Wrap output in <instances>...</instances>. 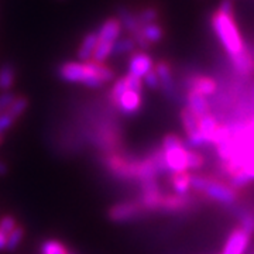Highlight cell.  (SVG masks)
Here are the masks:
<instances>
[{
  "label": "cell",
  "mask_w": 254,
  "mask_h": 254,
  "mask_svg": "<svg viewBox=\"0 0 254 254\" xmlns=\"http://www.w3.org/2000/svg\"><path fill=\"white\" fill-rule=\"evenodd\" d=\"M210 27L229 58L247 50L243 33L235 17L233 0H222L219 3L218 9L210 16Z\"/></svg>",
  "instance_id": "cell-1"
},
{
  "label": "cell",
  "mask_w": 254,
  "mask_h": 254,
  "mask_svg": "<svg viewBox=\"0 0 254 254\" xmlns=\"http://www.w3.org/2000/svg\"><path fill=\"white\" fill-rule=\"evenodd\" d=\"M58 76L68 83H79L99 89L105 83L115 79V71L108 65L95 61H68L58 66Z\"/></svg>",
  "instance_id": "cell-2"
},
{
  "label": "cell",
  "mask_w": 254,
  "mask_h": 254,
  "mask_svg": "<svg viewBox=\"0 0 254 254\" xmlns=\"http://www.w3.org/2000/svg\"><path fill=\"white\" fill-rule=\"evenodd\" d=\"M190 188L205 199L216 202L223 206H235L240 200V190L232 188L226 181L220 177H209V175H190Z\"/></svg>",
  "instance_id": "cell-3"
},
{
  "label": "cell",
  "mask_w": 254,
  "mask_h": 254,
  "mask_svg": "<svg viewBox=\"0 0 254 254\" xmlns=\"http://www.w3.org/2000/svg\"><path fill=\"white\" fill-rule=\"evenodd\" d=\"M103 164L106 170L118 180L122 181L136 180L137 160H128L116 153H108V155L103 158Z\"/></svg>",
  "instance_id": "cell-4"
},
{
  "label": "cell",
  "mask_w": 254,
  "mask_h": 254,
  "mask_svg": "<svg viewBox=\"0 0 254 254\" xmlns=\"http://www.w3.org/2000/svg\"><path fill=\"white\" fill-rule=\"evenodd\" d=\"M180 119H181L182 128L185 131V144H187V147L192 148V150H199V148H203V147H208L199 134V128H198L199 118H196L185 106V108L181 109Z\"/></svg>",
  "instance_id": "cell-5"
},
{
  "label": "cell",
  "mask_w": 254,
  "mask_h": 254,
  "mask_svg": "<svg viewBox=\"0 0 254 254\" xmlns=\"http://www.w3.org/2000/svg\"><path fill=\"white\" fill-rule=\"evenodd\" d=\"M147 215L144 209L140 206L138 202H120L113 205L108 212V218L115 223H126L134 222L138 219L144 218Z\"/></svg>",
  "instance_id": "cell-6"
},
{
  "label": "cell",
  "mask_w": 254,
  "mask_h": 254,
  "mask_svg": "<svg viewBox=\"0 0 254 254\" xmlns=\"http://www.w3.org/2000/svg\"><path fill=\"white\" fill-rule=\"evenodd\" d=\"M196 199L192 195L180 196L175 193H163L160 200V208L158 212L164 213H185L195 206Z\"/></svg>",
  "instance_id": "cell-7"
},
{
  "label": "cell",
  "mask_w": 254,
  "mask_h": 254,
  "mask_svg": "<svg viewBox=\"0 0 254 254\" xmlns=\"http://www.w3.org/2000/svg\"><path fill=\"white\" fill-rule=\"evenodd\" d=\"M219 81L212 76V75H206V73H198L190 76L188 81V91L198 92L200 95L210 98L219 93Z\"/></svg>",
  "instance_id": "cell-8"
},
{
  "label": "cell",
  "mask_w": 254,
  "mask_h": 254,
  "mask_svg": "<svg viewBox=\"0 0 254 254\" xmlns=\"http://www.w3.org/2000/svg\"><path fill=\"white\" fill-rule=\"evenodd\" d=\"M154 71L160 81V89H163L168 99H177V88L174 81V73L171 65L165 61H160L154 65Z\"/></svg>",
  "instance_id": "cell-9"
},
{
  "label": "cell",
  "mask_w": 254,
  "mask_h": 254,
  "mask_svg": "<svg viewBox=\"0 0 254 254\" xmlns=\"http://www.w3.org/2000/svg\"><path fill=\"white\" fill-rule=\"evenodd\" d=\"M154 61L145 51H140L130 57L127 68H128V75H133L138 79H143L147 73L154 69Z\"/></svg>",
  "instance_id": "cell-10"
},
{
  "label": "cell",
  "mask_w": 254,
  "mask_h": 254,
  "mask_svg": "<svg viewBox=\"0 0 254 254\" xmlns=\"http://www.w3.org/2000/svg\"><path fill=\"white\" fill-rule=\"evenodd\" d=\"M187 150H188V147L185 144L181 145V147H177V148L163 151L168 173L177 174L188 171L187 170Z\"/></svg>",
  "instance_id": "cell-11"
},
{
  "label": "cell",
  "mask_w": 254,
  "mask_h": 254,
  "mask_svg": "<svg viewBox=\"0 0 254 254\" xmlns=\"http://www.w3.org/2000/svg\"><path fill=\"white\" fill-rule=\"evenodd\" d=\"M230 66L232 69L242 78H250L254 75V54L247 48L243 53L230 57Z\"/></svg>",
  "instance_id": "cell-12"
},
{
  "label": "cell",
  "mask_w": 254,
  "mask_h": 254,
  "mask_svg": "<svg viewBox=\"0 0 254 254\" xmlns=\"http://www.w3.org/2000/svg\"><path fill=\"white\" fill-rule=\"evenodd\" d=\"M187 108L196 118H202L212 113V105L209 102V98L193 91H187Z\"/></svg>",
  "instance_id": "cell-13"
},
{
  "label": "cell",
  "mask_w": 254,
  "mask_h": 254,
  "mask_svg": "<svg viewBox=\"0 0 254 254\" xmlns=\"http://www.w3.org/2000/svg\"><path fill=\"white\" fill-rule=\"evenodd\" d=\"M141 105H143V96H141V93L127 91L126 89L125 93L120 96V99L118 100L116 108L123 115L131 116V115H136L137 112L141 109Z\"/></svg>",
  "instance_id": "cell-14"
},
{
  "label": "cell",
  "mask_w": 254,
  "mask_h": 254,
  "mask_svg": "<svg viewBox=\"0 0 254 254\" xmlns=\"http://www.w3.org/2000/svg\"><path fill=\"white\" fill-rule=\"evenodd\" d=\"M122 24L116 17H110L108 20H105L99 28L96 30V34H98V40L99 41H105V43H116L120 34H122Z\"/></svg>",
  "instance_id": "cell-15"
},
{
  "label": "cell",
  "mask_w": 254,
  "mask_h": 254,
  "mask_svg": "<svg viewBox=\"0 0 254 254\" xmlns=\"http://www.w3.org/2000/svg\"><path fill=\"white\" fill-rule=\"evenodd\" d=\"M219 123H220V120L213 113H209L206 116L199 118L198 128H199L200 137L203 138L206 145L212 144V138H213V134H215V131L218 128Z\"/></svg>",
  "instance_id": "cell-16"
},
{
  "label": "cell",
  "mask_w": 254,
  "mask_h": 254,
  "mask_svg": "<svg viewBox=\"0 0 254 254\" xmlns=\"http://www.w3.org/2000/svg\"><path fill=\"white\" fill-rule=\"evenodd\" d=\"M122 24V28H125L130 36H134L136 33H138L141 30V24L137 20V16L134 13H131L130 10L120 6L118 9V17H116Z\"/></svg>",
  "instance_id": "cell-17"
},
{
  "label": "cell",
  "mask_w": 254,
  "mask_h": 254,
  "mask_svg": "<svg viewBox=\"0 0 254 254\" xmlns=\"http://www.w3.org/2000/svg\"><path fill=\"white\" fill-rule=\"evenodd\" d=\"M190 175L192 174L188 171H184V173H177L171 174L170 177V184H171V188L175 195H180V196H187L192 192L190 188Z\"/></svg>",
  "instance_id": "cell-18"
},
{
  "label": "cell",
  "mask_w": 254,
  "mask_h": 254,
  "mask_svg": "<svg viewBox=\"0 0 254 254\" xmlns=\"http://www.w3.org/2000/svg\"><path fill=\"white\" fill-rule=\"evenodd\" d=\"M98 43H99V40H98L96 31H91V33H88L86 36L82 38L79 48L76 51V55H78V58L81 60L82 63L91 61L92 55L95 53V48L98 46Z\"/></svg>",
  "instance_id": "cell-19"
},
{
  "label": "cell",
  "mask_w": 254,
  "mask_h": 254,
  "mask_svg": "<svg viewBox=\"0 0 254 254\" xmlns=\"http://www.w3.org/2000/svg\"><path fill=\"white\" fill-rule=\"evenodd\" d=\"M235 210V216L239 220V227H242L250 236L254 235V210L243 208V206H232Z\"/></svg>",
  "instance_id": "cell-20"
},
{
  "label": "cell",
  "mask_w": 254,
  "mask_h": 254,
  "mask_svg": "<svg viewBox=\"0 0 254 254\" xmlns=\"http://www.w3.org/2000/svg\"><path fill=\"white\" fill-rule=\"evenodd\" d=\"M16 81V68L6 63L0 66V91L9 92Z\"/></svg>",
  "instance_id": "cell-21"
},
{
  "label": "cell",
  "mask_w": 254,
  "mask_h": 254,
  "mask_svg": "<svg viewBox=\"0 0 254 254\" xmlns=\"http://www.w3.org/2000/svg\"><path fill=\"white\" fill-rule=\"evenodd\" d=\"M141 34L145 38V41L151 46L157 44L164 38V30L163 27L155 21V23H148L141 26Z\"/></svg>",
  "instance_id": "cell-22"
},
{
  "label": "cell",
  "mask_w": 254,
  "mask_h": 254,
  "mask_svg": "<svg viewBox=\"0 0 254 254\" xmlns=\"http://www.w3.org/2000/svg\"><path fill=\"white\" fill-rule=\"evenodd\" d=\"M205 165V157L200 154L198 150H192L188 148L187 150V170L188 173L192 171H199Z\"/></svg>",
  "instance_id": "cell-23"
},
{
  "label": "cell",
  "mask_w": 254,
  "mask_h": 254,
  "mask_svg": "<svg viewBox=\"0 0 254 254\" xmlns=\"http://www.w3.org/2000/svg\"><path fill=\"white\" fill-rule=\"evenodd\" d=\"M113 55V43H105V41H99L98 46L95 48V53L92 55L91 61L95 63L105 64Z\"/></svg>",
  "instance_id": "cell-24"
},
{
  "label": "cell",
  "mask_w": 254,
  "mask_h": 254,
  "mask_svg": "<svg viewBox=\"0 0 254 254\" xmlns=\"http://www.w3.org/2000/svg\"><path fill=\"white\" fill-rule=\"evenodd\" d=\"M136 48V44L131 37H120L113 44V55H127L131 54Z\"/></svg>",
  "instance_id": "cell-25"
},
{
  "label": "cell",
  "mask_w": 254,
  "mask_h": 254,
  "mask_svg": "<svg viewBox=\"0 0 254 254\" xmlns=\"http://www.w3.org/2000/svg\"><path fill=\"white\" fill-rule=\"evenodd\" d=\"M40 253L41 254H68V249L64 245L63 242L55 240V239H50L46 240L41 247H40Z\"/></svg>",
  "instance_id": "cell-26"
},
{
  "label": "cell",
  "mask_w": 254,
  "mask_h": 254,
  "mask_svg": "<svg viewBox=\"0 0 254 254\" xmlns=\"http://www.w3.org/2000/svg\"><path fill=\"white\" fill-rule=\"evenodd\" d=\"M28 108V100L27 98H24V96H16L13 102L10 103V106L6 109V112L9 113L11 118L18 119Z\"/></svg>",
  "instance_id": "cell-27"
},
{
  "label": "cell",
  "mask_w": 254,
  "mask_h": 254,
  "mask_svg": "<svg viewBox=\"0 0 254 254\" xmlns=\"http://www.w3.org/2000/svg\"><path fill=\"white\" fill-rule=\"evenodd\" d=\"M24 235H26V230H24V227L17 225L16 229L10 233L9 236H7V243H6V250H9V252H13V250H16L20 243L23 242V239H24Z\"/></svg>",
  "instance_id": "cell-28"
},
{
  "label": "cell",
  "mask_w": 254,
  "mask_h": 254,
  "mask_svg": "<svg viewBox=\"0 0 254 254\" xmlns=\"http://www.w3.org/2000/svg\"><path fill=\"white\" fill-rule=\"evenodd\" d=\"M136 16L140 24L143 26V24H148V23H155L160 17V13L155 7H145L141 11H138Z\"/></svg>",
  "instance_id": "cell-29"
},
{
  "label": "cell",
  "mask_w": 254,
  "mask_h": 254,
  "mask_svg": "<svg viewBox=\"0 0 254 254\" xmlns=\"http://www.w3.org/2000/svg\"><path fill=\"white\" fill-rule=\"evenodd\" d=\"M236 170L242 171V173L245 174L246 178L249 180V182H250V184H253L254 182V155H252V157H249V158L243 160L242 163L237 165Z\"/></svg>",
  "instance_id": "cell-30"
},
{
  "label": "cell",
  "mask_w": 254,
  "mask_h": 254,
  "mask_svg": "<svg viewBox=\"0 0 254 254\" xmlns=\"http://www.w3.org/2000/svg\"><path fill=\"white\" fill-rule=\"evenodd\" d=\"M126 91V83H125V78H119L116 79V82L113 83V88H112V91H110V100H112V103L116 106V103H118V100L120 99V96L125 93Z\"/></svg>",
  "instance_id": "cell-31"
},
{
  "label": "cell",
  "mask_w": 254,
  "mask_h": 254,
  "mask_svg": "<svg viewBox=\"0 0 254 254\" xmlns=\"http://www.w3.org/2000/svg\"><path fill=\"white\" fill-rule=\"evenodd\" d=\"M16 226H17V220L11 215H6L0 219V232L4 233L6 236H9L10 233L16 229Z\"/></svg>",
  "instance_id": "cell-32"
},
{
  "label": "cell",
  "mask_w": 254,
  "mask_h": 254,
  "mask_svg": "<svg viewBox=\"0 0 254 254\" xmlns=\"http://www.w3.org/2000/svg\"><path fill=\"white\" fill-rule=\"evenodd\" d=\"M123 78H125L127 91L141 93V91H143V81L141 79H138V78L133 76V75H128V73H127L126 76H123Z\"/></svg>",
  "instance_id": "cell-33"
},
{
  "label": "cell",
  "mask_w": 254,
  "mask_h": 254,
  "mask_svg": "<svg viewBox=\"0 0 254 254\" xmlns=\"http://www.w3.org/2000/svg\"><path fill=\"white\" fill-rule=\"evenodd\" d=\"M141 81H143V83H144L147 88H150V89H153V91L160 89V81H158V76H157V73H155L154 69L147 73Z\"/></svg>",
  "instance_id": "cell-34"
},
{
  "label": "cell",
  "mask_w": 254,
  "mask_h": 254,
  "mask_svg": "<svg viewBox=\"0 0 254 254\" xmlns=\"http://www.w3.org/2000/svg\"><path fill=\"white\" fill-rule=\"evenodd\" d=\"M13 125H14V119L11 118L7 112L0 113V136H1L4 131H7Z\"/></svg>",
  "instance_id": "cell-35"
},
{
  "label": "cell",
  "mask_w": 254,
  "mask_h": 254,
  "mask_svg": "<svg viewBox=\"0 0 254 254\" xmlns=\"http://www.w3.org/2000/svg\"><path fill=\"white\" fill-rule=\"evenodd\" d=\"M16 98V95L13 92H1L0 93V113L6 112V109L10 106V103Z\"/></svg>",
  "instance_id": "cell-36"
},
{
  "label": "cell",
  "mask_w": 254,
  "mask_h": 254,
  "mask_svg": "<svg viewBox=\"0 0 254 254\" xmlns=\"http://www.w3.org/2000/svg\"><path fill=\"white\" fill-rule=\"evenodd\" d=\"M6 243H7V236L0 232V252L6 250Z\"/></svg>",
  "instance_id": "cell-37"
},
{
  "label": "cell",
  "mask_w": 254,
  "mask_h": 254,
  "mask_svg": "<svg viewBox=\"0 0 254 254\" xmlns=\"http://www.w3.org/2000/svg\"><path fill=\"white\" fill-rule=\"evenodd\" d=\"M6 174H7V165L0 161V175H6Z\"/></svg>",
  "instance_id": "cell-38"
},
{
  "label": "cell",
  "mask_w": 254,
  "mask_h": 254,
  "mask_svg": "<svg viewBox=\"0 0 254 254\" xmlns=\"http://www.w3.org/2000/svg\"><path fill=\"white\" fill-rule=\"evenodd\" d=\"M3 143V136H0V144Z\"/></svg>",
  "instance_id": "cell-39"
},
{
  "label": "cell",
  "mask_w": 254,
  "mask_h": 254,
  "mask_svg": "<svg viewBox=\"0 0 254 254\" xmlns=\"http://www.w3.org/2000/svg\"><path fill=\"white\" fill-rule=\"evenodd\" d=\"M68 254H73V253H68Z\"/></svg>",
  "instance_id": "cell-40"
},
{
  "label": "cell",
  "mask_w": 254,
  "mask_h": 254,
  "mask_svg": "<svg viewBox=\"0 0 254 254\" xmlns=\"http://www.w3.org/2000/svg\"><path fill=\"white\" fill-rule=\"evenodd\" d=\"M233 1H236V0H233Z\"/></svg>",
  "instance_id": "cell-41"
},
{
  "label": "cell",
  "mask_w": 254,
  "mask_h": 254,
  "mask_svg": "<svg viewBox=\"0 0 254 254\" xmlns=\"http://www.w3.org/2000/svg\"><path fill=\"white\" fill-rule=\"evenodd\" d=\"M253 54H254V51H253Z\"/></svg>",
  "instance_id": "cell-42"
}]
</instances>
